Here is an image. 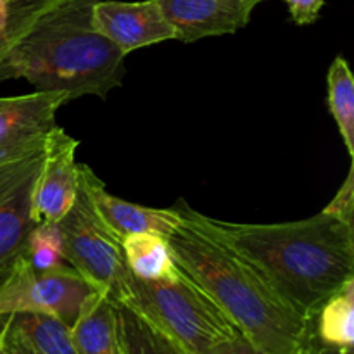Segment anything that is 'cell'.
I'll return each instance as SVG.
<instances>
[{
	"label": "cell",
	"instance_id": "cell-24",
	"mask_svg": "<svg viewBox=\"0 0 354 354\" xmlns=\"http://www.w3.org/2000/svg\"><path fill=\"white\" fill-rule=\"evenodd\" d=\"M19 38V35L10 31V33H0V64H2L3 57L7 55L9 48L16 44V40Z\"/></svg>",
	"mask_w": 354,
	"mask_h": 354
},
{
	"label": "cell",
	"instance_id": "cell-7",
	"mask_svg": "<svg viewBox=\"0 0 354 354\" xmlns=\"http://www.w3.org/2000/svg\"><path fill=\"white\" fill-rule=\"evenodd\" d=\"M45 149L0 165V277L24 251L35 227L31 203Z\"/></svg>",
	"mask_w": 354,
	"mask_h": 354
},
{
	"label": "cell",
	"instance_id": "cell-1",
	"mask_svg": "<svg viewBox=\"0 0 354 354\" xmlns=\"http://www.w3.org/2000/svg\"><path fill=\"white\" fill-rule=\"evenodd\" d=\"M199 227L242 256L303 318L354 280V227L322 213L289 223H230L183 203Z\"/></svg>",
	"mask_w": 354,
	"mask_h": 354
},
{
	"label": "cell",
	"instance_id": "cell-19",
	"mask_svg": "<svg viewBox=\"0 0 354 354\" xmlns=\"http://www.w3.org/2000/svg\"><path fill=\"white\" fill-rule=\"evenodd\" d=\"M23 256L38 272H45V270L64 265L57 223H47V221L35 223L30 235H28Z\"/></svg>",
	"mask_w": 354,
	"mask_h": 354
},
{
	"label": "cell",
	"instance_id": "cell-21",
	"mask_svg": "<svg viewBox=\"0 0 354 354\" xmlns=\"http://www.w3.org/2000/svg\"><path fill=\"white\" fill-rule=\"evenodd\" d=\"M289 7L290 17L299 26L313 24L324 9V0H283Z\"/></svg>",
	"mask_w": 354,
	"mask_h": 354
},
{
	"label": "cell",
	"instance_id": "cell-11",
	"mask_svg": "<svg viewBox=\"0 0 354 354\" xmlns=\"http://www.w3.org/2000/svg\"><path fill=\"white\" fill-rule=\"evenodd\" d=\"M176 33V40L192 44L201 38L235 33L251 19L265 0H158Z\"/></svg>",
	"mask_w": 354,
	"mask_h": 354
},
{
	"label": "cell",
	"instance_id": "cell-15",
	"mask_svg": "<svg viewBox=\"0 0 354 354\" xmlns=\"http://www.w3.org/2000/svg\"><path fill=\"white\" fill-rule=\"evenodd\" d=\"M7 339L21 342L37 354H76L71 327L47 313H16L0 320Z\"/></svg>",
	"mask_w": 354,
	"mask_h": 354
},
{
	"label": "cell",
	"instance_id": "cell-5",
	"mask_svg": "<svg viewBox=\"0 0 354 354\" xmlns=\"http://www.w3.org/2000/svg\"><path fill=\"white\" fill-rule=\"evenodd\" d=\"M62 259L97 292L111 296L128 272L121 241L107 228L80 187L71 209L57 221Z\"/></svg>",
	"mask_w": 354,
	"mask_h": 354
},
{
	"label": "cell",
	"instance_id": "cell-10",
	"mask_svg": "<svg viewBox=\"0 0 354 354\" xmlns=\"http://www.w3.org/2000/svg\"><path fill=\"white\" fill-rule=\"evenodd\" d=\"M92 26L123 55L149 45L176 40L175 30L158 0H97L92 10Z\"/></svg>",
	"mask_w": 354,
	"mask_h": 354
},
{
	"label": "cell",
	"instance_id": "cell-22",
	"mask_svg": "<svg viewBox=\"0 0 354 354\" xmlns=\"http://www.w3.org/2000/svg\"><path fill=\"white\" fill-rule=\"evenodd\" d=\"M204 354H266L259 351L256 346H252L248 339L242 334L235 335V337L228 339V341L221 342V344L214 346L213 349H209Z\"/></svg>",
	"mask_w": 354,
	"mask_h": 354
},
{
	"label": "cell",
	"instance_id": "cell-3",
	"mask_svg": "<svg viewBox=\"0 0 354 354\" xmlns=\"http://www.w3.org/2000/svg\"><path fill=\"white\" fill-rule=\"evenodd\" d=\"M176 209L182 223L168 237L176 266L259 351L299 353L306 318L283 303L239 252L199 227L183 203Z\"/></svg>",
	"mask_w": 354,
	"mask_h": 354
},
{
	"label": "cell",
	"instance_id": "cell-14",
	"mask_svg": "<svg viewBox=\"0 0 354 354\" xmlns=\"http://www.w3.org/2000/svg\"><path fill=\"white\" fill-rule=\"evenodd\" d=\"M71 339L76 354H124L114 301L93 290L71 325Z\"/></svg>",
	"mask_w": 354,
	"mask_h": 354
},
{
	"label": "cell",
	"instance_id": "cell-16",
	"mask_svg": "<svg viewBox=\"0 0 354 354\" xmlns=\"http://www.w3.org/2000/svg\"><path fill=\"white\" fill-rule=\"evenodd\" d=\"M124 261L135 277L169 280L182 273L169 251L168 239L158 234H131L121 239Z\"/></svg>",
	"mask_w": 354,
	"mask_h": 354
},
{
	"label": "cell",
	"instance_id": "cell-25",
	"mask_svg": "<svg viewBox=\"0 0 354 354\" xmlns=\"http://www.w3.org/2000/svg\"><path fill=\"white\" fill-rule=\"evenodd\" d=\"M0 354H9V353H7L6 346H3V341H2V335H0Z\"/></svg>",
	"mask_w": 354,
	"mask_h": 354
},
{
	"label": "cell",
	"instance_id": "cell-8",
	"mask_svg": "<svg viewBox=\"0 0 354 354\" xmlns=\"http://www.w3.org/2000/svg\"><path fill=\"white\" fill-rule=\"evenodd\" d=\"M69 102L57 92H38L0 97V165L16 161L45 149L57 128L55 114Z\"/></svg>",
	"mask_w": 354,
	"mask_h": 354
},
{
	"label": "cell",
	"instance_id": "cell-6",
	"mask_svg": "<svg viewBox=\"0 0 354 354\" xmlns=\"http://www.w3.org/2000/svg\"><path fill=\"white\" fill-rule=\"evenodd\" d=\"M93 287L69 265L38 272L23 254L0 277V320L16 313H47L71 327Z\"/></svg>",
	"mask_w": 354,
	"mask_h": 354
},
{
	"label": "cell",
	"instance_id": "cell-4",
	"mask_svg": "<svg viewBox=\"0 0 354 354\" xmlns=\"http://www.w3.org/2000/svg\"><path fill=\"white\" fill-rule=\"evenodd\" d=\"M109 297L187 354H204L241 334L183 272L169 280H144L128 270Z\"/></svg>",
	"mask_w": 354,
	"mask_h": 354
},
{
	"label": "cell",
	"instance_id": "cell-17",
	"mask_svg": "<svg viewBox=\"0 0 354 354\" xmlns=\"http://www.w3.org/2000/svg\"><path fill=\"white\" fill-rule=\"evenodd\" d=\"M328 109L337 123L346 151L354 158V78L342 55L332 61L327 73Z\"/></svg>",
	"mask_w": 354,
	"mask_h": 354
},
{
	"label": "cell",
	"instance_id": "cell-9",
	"mask_svg": "<svg viewBox=\"0 0 354 354\" xmlns=\"http://www.w3.org/2000/svg\"><path fill=\"white\" fill-rule=\"evenodd\" d=\"M78 144L61 127L48 137L33 189L31 214L35 223H57L75 204L80 190V165L76 162Z\"/></svg>",
	"mask_w": 354,
	"mask_h": 354
},
{
	"label": "cell",
	"instance_id": "cell-23",
	"mask_svg": "<svg viewBox=\"0 0 354 354\" xmlns=\"http://www.w3.org/2000/svg\"><path fill=\"white\" fill-rule=\"evenodd\" d=\"M0 335H2L3 346H6L7 353H9V354H37L35 351H31L30 348H26L24 344H21V342L12 341V339H7L6 335L2 334V330H0Z\"/></svg>",
	"mask_w": 354,
	"mask_h": 354
},
{
	"label": "cell",
	"instance_id": "cell-13",
	"mask_svg": "<svg viewBox=\"0 0 354 354\" xmlns=\"http://www.w3.org/2000/svg\"><path fill=\"white\" fill-rule=\"evenodd\" d=\"M297 354H354V280L306 318Z\"/></svg>",
	"mask_w": 354,
	"mask_h": 354
},
{
	"label": "cell",
	"instance_id": "cell-18",
	"mask_svg": "<svg viewBox=\"0 0 354 354\" xmlns=\"http://www.w3.org/2000/svg\"><path fill=\"white\" fill-rule=\"evenodd\" d=\"M116 304L118 324L124 354H187L154 327L123 304Z\"/></svg>",
	"mask_w": 354,
	"mask_h": 354
},
{
	"label": "cell",
	"instance_id": "cell-2",
	"mask_svg": "<svg viewBox=\"0 0 354 354\" xmlns=\"http://www.w3.org/2000/svg\"><path fill=\"white\" fill-rule=\"evenodd\" d=\"M97 0H48L0 64V82L23 78L68 100L106 97L121 85L124 55L92 26Z\"/></svg>",
	"mask_w": 354,
	"mask_h": 354
},
{
	"label": "cell",
	"instance_id": "cell-20",
	"mask_svg": "<svg viewBox=\"0 0 354 354\" xmlns=\"http://www.w3.org/2000/svg\"><path fill=\"white\" fill-rule=\"evenodd\" d=\"M325 213L332 214V216L339 218L344 223L353 225L354 227V168H349L348 176H346L344 183L341 185V189L337 190L334 199L330 201L327 207H325Z\"/></svg>",
	"mask_w": 354,
	"mask_h": 354
},
{
	"label": "cell",
	"instance_id": "cell-12",
	"mask_svg": "<svg viewBox=\"0 0 354 354\" xmlns=\"http://www.w3.org/2000/svg\"><path fill=\"white\" fill-rule=\"evenodd\" d=\"M80 187L85 190L107 228L120 241L131 234H158L168 239L182 223V216L176 206L156 209L128 203L109 194L99 176L85 165H80Z\"/></svg>",
	"mask_w": 354,
	"mask_h": 354
}]
</instances>
